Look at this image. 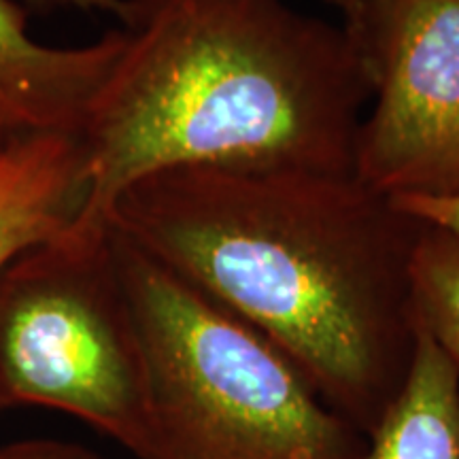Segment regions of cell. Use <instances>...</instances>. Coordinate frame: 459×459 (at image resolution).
<instances>
[{"label":"cell","mask_w":459,"mask_h":459,"mask_svg":"<svg viewBox=\"0 0 459 459\" xmlns=\"http://www.w3.org/2000/svg\"><path fill=\"white\" fill-rule=\"evenodd\" d=\"M0 459H102L82 445L60 440H24L0 449Z\"/></svg>","instance_id":"11"},{"label":"cell","mask_w":459,"mask_h":459,"mask_svg":"<svg viewBox=\"0 0 459 459\" xmlns=\"http://www.w3.org/2000/svg\"><path fill=\"white\" fill-rule=\"evenodd\" d=\"M108 238L145 368L139 459H364L368 438L266 336L111 228Z\"/></svg>","instance_id":"3"},{"label":"cell","mask_w":459,"mask_h":459,"mask_svg":"<svg viewBox=\"0 0 459 459\" xmlns=\"http://www.w3.org/2000/svg\"><path fill=\"white\" fill-rule=\"evenodd\" d=\"M404 213L415 217L428 226L446 230L459 237V196L428 198V196H402L394 198Z\"/></svg>","instance_id":"10"},{"label":"cell","mask_w":459,"mask_h":459,"mask_svg":"<svg viewBox=\"0 0 459 459\" xmlns=\"http://www.w3.org/2000/svg\"><path fill=\"white\" fill-rule=\"evenodd\" d=\"M85 198L83 149L74 132H45L0 152V273L60 237Z\"/></svg>","instance_id":"7"},{"label":"cell","mask_w":459,"mask_h":459,"mask_svg":"<svg viewBox=\"0 0 459 459\" xmlns=\"http://www.w3.org/2000/svg\"><path fill=\"white\" fill-rule=\"evenodd\" d=\"M330 3H334V4H336V7H338V4H341V0H330Z\"/></svg>","instance_id":"13"},{"label":"cell","mask_w":459,"mask_h":459,"mask_svg":"<svg viewBox=\"0 0 459 459\" xmlns=\"http://www.w3.org/2000/svg\"><path fill=\"white\" fill-rule=\"evenodd\" d=\"M364 459H459V366L419 324L409 375Z\"/></svg>","instance_id":"8"},{"label":"cell","mask_w":459,"mask_h":459,"mask_svg":"<svg viewBox=\"0 0 459 459\" xmlns=\"http://www.w3.org/2000/svg\"><path fill=\"white\" fill-rule=\"evenodd\" d=\"M107 226L285 355L368 438L417 342L423 223L355 172L179 166L119 194Z\"/></svg>","instance_id":"1"},{"label":"cell","mask_w":459,"mask_h":459,"mask_svg":"<svg viewBox=\"0 0 459 459\" xmlns=\"http://www.w3.org/2000/svg\"><path fill=\"white\" fill-rule=\"evenodd\" d=\"M73 415L139 459L147 389L108 228L32 247L0 273V411Z\"/></svg>","instance_id":"4"},{"label":"cell","mask_w":459,"mask_h":459,"mask_svg":"<svg viewBox=\"0 0 459 459\" xmlns=\"http://www.w3.org/2000/svg\"><path fill=\"white\" fill-rule=\"evenodd\" d=\"M415 319L459 366V237L423 223L411 257Z\"/></svg>","instance_id":"9"},{"label":"cell","mask_w":459,"mask_h":459,"mask_svg":"<svg viewBox=\"0 0 459 459\" xmlns=\"http://www.w3.org/2000/svg\"><path fill=\"white\" fill-rule=\"evenodd\" d=\"M24 9L43 11V13H54V11H79V13H105L113 15L115 20H122L126 11V0H15Z\"/></svg>","instance_id":"12"},{"label":"cell","mask_w":459,"mask_h":459,"mask_svg":"<svg viewBox=\"0 0 459 459\" xmlns=\"http://www.w3.org/2000/svg\"><path fill=\"white\" fill-rule=\"evenodd\" d=\"M124 48L85 113V198L102 232L126 187L179 166L353 172L370 100L344 28L283 0H126Z\"/></svg>","instance_id":"2"},{"label":"cell","mask_w":459,"mask_h":459,"mask_svg":"<svg viewBox=\"0 0 459 459\" xmlns=\"http://www.w3.org/2000/svg\"><path fill=\"white\" fill-rule=\"evenodd\" d=\"M370 100L353 172L392 198L459 196V0H341Z\"/></svg>","instance_id":"5"},{"label":"cell","mask_w":459,"mask_h":459,"mask_svg":"<svg viewBox=\"0 0 459 459\" xmlns=\"http://www.w3.org/2000/svg\"><path fill=\"white\" fill-rule=\"evenodd\" d=\"M122 48L119 28L82 48L37 43L26 9L0 0V152L45 132L77 134Z\"/></svg>","instance_id":"6"}]
</instances>
